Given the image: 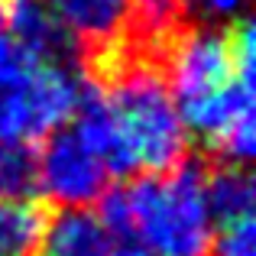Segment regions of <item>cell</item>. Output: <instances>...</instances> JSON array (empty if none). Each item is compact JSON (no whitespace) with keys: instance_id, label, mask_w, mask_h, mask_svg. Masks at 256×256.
Here are the masks:
<instances>
[{"instance_id":"cell-1","label":"cell","mask_w":256,"mask_h":256,"mask_svg":"<svg viewBox=\"0 0 256 256\" xmlns=\"http://www.w3.org/2000/svg\"><path fill=\"white\" fill-rule=\"evenodd\" d=\"M204 159L188 156L162 175H136L126 188L136 234L152 256H211V218L204 208Z\"/></svg>"},{"instance_id":"cell-2","label":"cell","mask_w":256,"mask_h":256,"mask_svg":"<svg viewBox=\"0 0 256 256\" xmlns=\"http://www.w3.org/2000/svg\"><path fill=\"white\" fill-rule=\"evenodd\" d=\"M78 84L75 72L36 65L0 88V143H32L56 133L75 114Z\"/></svg>"},{"instance_id":"cell-3","label":"cell","mask_w":256,"mask_h":256,"mask_svg":"<svg viewBox=\"0 0 256 256\" xmlns=\"http://www.w3.org/2000/svg\"><path fill=\"white\" fill-rule=\"evenodd\" d=\"M39 194L52 208H84L107 192L110 172L91 156L75 130H56L36 152Z\"/></svg>"},{"instance_id":"cell-4","label":"cell","mask_w":256,"mask_h":256,"mask_svg":"<svg viewBox=\"0 0 256 256\" xmlns=\"http://www.w3.org/2000/svg\"><path fill=\"white\" fill-rule=\"evenodd\" d=\"M49 16L75 39L78 72L98 62L126 39L133 0H39Z\"/></svg>"},{"instance_id":"cell-5","label":"cell","mask_w":256,"mask_h":256,"mask_svg":"<svg viewBox=\"0 0 256 256\" xmlns=\"http://www.w3.org/2000/svg\"><path fill=\"white\" fill-rule=\"evenodd\" d=\"M36 256H110V234L88 208H49Z\"/></svg>"},{"instance_id":"cell-6","label":"cell","mask_w":256,"mask_h":256,"mask_svg":"<svg viewBox=\"0 0 256 256\" xmlns=\"http://www.w3.org/2000/svg\"><path fill=\"white\" fill-rule=\"evenodd\" d=\"M204 178H201V192H204V208L208 218L220 220V224H234V220L253 218V178L246 166L240 162H224V159L204 156Z\"/></svg>"},{"instance_id":"cell-7","label":"cell","mask_w":256,"mask_h":256,"mask_svg":"<svg viewBox=\"0 0 256 256\" xmlns=\"http://www.w3.org/2000/svg\"><path fill=\"white\" fill-rule=\"evenodd\" d=\"M42 220H46L42 201L0 198V256H36Z\"/></svg>"},{"instance_id":"cell-8","label":"cell","mask_w":256,"mask_h":256,"mask_svg":"<svg viewBox=\"0 0 256 256\" xmlns=\"http://www.w3.org/2000/svg\"><path fill=\"white\" fill-rule=\"evenodd\" d=\"M39 194L36 150L30 143H0V198L32 201Z\"/></svg>"},{"instance_id":"cell-9","label":"cell","mask_w":256,"mask_h":256,"mask_svg":"<svg viewBox=\"0 0 256 256\" xmlns=\"http://www.w3.org/2000/svg\"><path fill=\"white\" fill-rule=\"evenodd\" d=\"M253 218L234 220L220 230V237L211 244V256H256V244H253Z\"/></svg>"},{"instance_id":"cell-10","label":"cell","mask_w":256,"mask_h":256,"mask_svg":"<svg viewBox=\"0 0 256 256\" xmlns=\"http://www.w3.org/2000/svg\"><path fill=\"white\" fill-rule=\"evenodd\" d=\"M192 13H208V16H227L240 6V0H188Z\"/></svg>"},{"instance_id":"cell-11","label":"cell","mask_w":256,"mask_h":256,"mask_svg":"<svg viewBox=\"0 0 256 256\" xmlns=\"http://www.w3.org/2000/svg\"><path fill=\"white\" fill-rule=\"evenodd\" d=\"M4 20H6V10H4V4H0V32H4Z\"/></svg>"}]
</instances>
